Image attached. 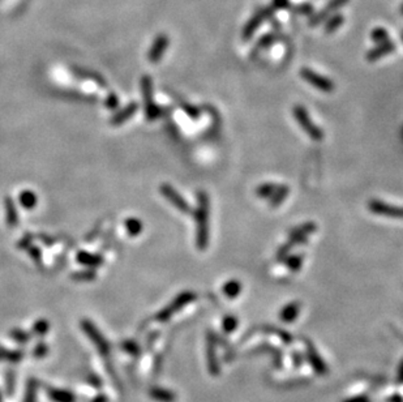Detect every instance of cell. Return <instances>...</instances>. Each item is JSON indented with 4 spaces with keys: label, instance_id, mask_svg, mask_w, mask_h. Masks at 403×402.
Here are the masks:
<instances>
[{
    "label": "cell",
    "instance_id": "obj_45",
    "mask_svg": "<svg viewBox=\"0 0 403 402\" xmlns=\"http://www.w3.org/2000/svg\"><path fill=\"white\" fill-rule=\"evenodd\" d=\"M402 40H403V34H402Z\"/></svg>",
    "mask_w": 403,
    "mask_h": 402
},
{
    "label": "cell",
    "instance_id": "obj_17",
    "mask_svg": "<svg viewBox=\"0 0 403 402\" xmlns=\"http://www.w3.org/2000/svg\"><path fill=\"white\" fill-rule=\"evenodd\" d=\"M316 230L317 225L315 224V222H305V224L299 225V226H296L294 227L292 230H290L288 236H305V238H308V236H309L310 234H313Z\"/></svg>",
    "mask_w": 403,
    "mask_h": 402
},
{
    "label": "cell",
    "instance_id": "obj_35",
    "mask_svg": "<svg viewBox=\"0 0 403 402\" xmlns=\"http://www.w3.org/2000/svg\"><path fill=\"white\" fill-rule=\"evenodd\" d=\"M47 351H48L47 345H46V343H43V342H40L37 346H35V348H34L33 355L35 358H42V357H45L46 354H47Z\"/></svg>",
    "mask_w": 403,
    "mask_h": 402
},
{
    "label": "cell",
    "instance_id": "obj_18",
    "mask_svg": "<svg viewBox=\"0 0 403 402\" xmlns=\"http://www.w3.org/2000/svg\"><path fill=\"white\" fill-rule=\"evenodd\" d=\"M300 311V304L298 302H292V303H288L287 306L283 307V309L281 311V319H282L285 323H291L298 317V314Z\"/></svg>",
    "mask_w": 403,
    "mask_h": 402
},
{
    "label": "cell",
    "instance_id": "obj_34",
    "mask_svg": "<svg viewBox=\"0 0 403 402\" xmlns=\"http://www.w3.org/2000/svg\"><path fill=\"white\" fill-rule=\"evenodd\" d=\"M48 328H50V326H48V323L42 319V320H38L37 323L34 324L33 332L37 334V336H43V334L47 333Z\"/></svg>",
    "mask_w": 403,
    "mask_h": 402
},
{
    "label": "cell",
    "instance_id": "obj_23",
    "mask_svg": "<svg viewBox=\"0 0 403 402\" xmlns=\"http://www.w3.org/2000/svg\"><path fill=\"white\" fill-rule=\"evenodd\" d=\"M303 261H304V256L303 255H288L287 258L283 260L286 268L290 269L291 272H298L302 269Z\"/></svg>",
    "mask_w": 403,
    "mask_h": 402
},
{
    "label": "cell",
    "instance_id": "obj_46",
    "mask_svg": "<svg viewBox=\"0 0 403 402\" xmlns=\"http://www.w3.org/2000/svg\"><path fill=\"white\" fill-rule=\"evenodd\" d=\"M0 398H2V397H0Z\"/></svg>",
    "mask_w": 403,
    "mask_h": 402
},
{
    "label": "cell",
    "instance_id": "obj_12",
    "mask_svg": "<svg viewBox=\"0 0 403 402\" xmlns=\"http://www.w3.org/2000/svg\"><path fill=\"white\" fill-rule=\"evenodd\" d=\"M47 396L50 397L51 401L54 402H75L76 397L72 392L65 391V389H58V388H47Z\"/></svg>",
    "mask_w": 403,
    "mask_h": 402
},
{
    "label": "cell",
    "instance_id": "obj_22",
    "mask_svg": "<svg viewBox=\"0 0 403 402\" xmlns=\"http://www.w3.org/2000/svg\"><path fill=\"white\" fill-rule=\"evenodd\" d=\"M343 23H344L343 14L341 13L332 14V16L326 20V24H325V33L332 34V33H334V31L337 30V29L341 28Z\"/></svg>",
    "mask_w": 403,
    "mask_h": 402
},
{
    "label": "cell",
    "instance_id": "obj_38",
    "mask_svg": "<svg viewBox=\"0 0 403 402\" xmlns=\"http://www.w3.org/2000/svg\"><path fill=\"white\" fill-rule=\"evenodd\" d=\"M290 7V0H273L271 3V8L276 9H286Z\"/></svg>",
    "mask_w": 403,
    "mask_h": 402
},
{
    "label": "cell",
    "instance_id": "obj_8",
    "mask_svg": "<svg viewBox=\"0 0 403 402\" xmlns=\"http://www.w3.org/2000/svg\"><path fill=\"white\" fill-rule=\"evenodd\" d=\"M274 12V9L271 8H262L260 9V11H257L256 13L253 14L251 17V20L248 21V23L245 24L244 29H243V40H249V38H252V35L254 34V31L257 30V29L261 26V24L264 23V21L266 20V19L270 16L271 13Z\"/></svg>",
    "mask_w": 403,
    "mask_h": 402
},
{
    "label": "cell",
    "instance_id": "obj_26",
    "mask_svg": "<svg viewBox=\"0 0 403 402\" xmlns=\"http://www.w3.org/2000/svg\"><path fill=\"white\" fill-rule=\"evenodd\" d=\"M142 227H144V225L137 218H128L125 221V229H127L131 236H137L142 231Z\"/></svg>",
    "mask_w": 403,
    "mask_h": 402
},
{
    "label": "cell",
    "instance_id": "obj_3",
    "mask_svg": "<svg viewBox=\"0 0 403 402\" xmlns=\"http://www.w3.org/2000/svg\"><path fill=\"white\" fill-rule=\"evenodd\" d=\"M300 76L304 81H307L309 85H312L313 88H316L317 90L324 92V93H332L336 89V85L332 80H329L327 77L322 76V75L317 74V72L312 71L310 68H302L300 69Z\"/></svg>",
    "mask_w": 403,
    "mask_h": 402
},
{
    "label": "cell",
    "instance_id": "obj_2",
    "mask_svg": "<svg viewBox=\"0 0 403 402\" xmlns=\"http://www.w3.org/2000/svg\"><path fill=\"white\" fill-rule=\"evenodd\" d=\"M292 113L296 123L300 125V128L307 133L310 139L315 140V141H321V140L324 139V132H322V130L319 125L313 123V120L310 119L309 114L305 110L304 106L295 105Z\"/></svg>",
    "mask_w": 403,
    "mask_h": 402
},
{
    "label": "cell",
    "instance_id": "obj_32",
    "mask_svg": "<svg viewBox=\"0 0 403 402\" xmlns=\"http://www.w3.org/2000/svg\"><path fill=\"white\" fill-rule=\"evenodd\" d=\"M72 278L75 281H91L96 278V272L93 269L82 270V272H75L72 275Z\"/></svg>",
    "mask_w": 403,
    "mask_h": 402
},
{
    "label": "cell",
    "instance_id": "obj_10",
    "mask_svg": "<svg viewBox=\"0 0 403 402\" xmlns=\"http://www.w3.org/2000/svg\"><path fill=\"white\" fill-rule=\"evenodd\" d=\"M142 92H144V97H145V111H146V118L149 122H153L159 116V107H157L154 102H153V97H152V81H150L149 77H145L142 79Z\"/></svg>",
    "mask_w": 403,
    "mask_h": 402
},
{
    "label": "cell",
    "instance_id": "obj_25",
    "mask_svg": "<svg viewBox=\"0 0 403 402\" xmlns=\"http://www.w3.org/2000/svg\"><path fill=\"white\" fill-rule=\"evenodd\" d=\"M20 204L25 209H33L37 205V196L31 191H25L20 195Z\"/></svg>",
    "mask_w": 403,
    "mask_h": 402
},
{
    "label": "cell",
    "instance_id": "obj_24",
    "mask_svg": "<svg viewBox=\"0 0 403 402\" xmlns=\"http://www.w3.org/2000/svg\"><path fill=\"white\" fill-rule=\"evenodd\" d=\"M278 187L279 186L276 183H264L256 188V196L260 198H270Z\"/></svg>",
    "mask_w": 403,
    "mask_h": 402
},
{
    "label": "cell",
    "instance_id": "obj_21",
    "mask_svg": "<svg viewBox=\"0 0 403 402\" xmlns=\"http://www.w3.org/2000/svg\"><path fill=\"white\" fill-rule=\"evenodd\" d=\"M288 193H290V188H288L287 186H279L278 190H277L276 192H274V195L270 197L269 205H270L271 208L279 207V205L282 204L283 201L286 200Z\"/></svg>",
    "mask_w": 403,
    "mask_h": 402
},
{
    "label": "cell",
    "instance_id": "obj_29",
    "mask_svg": "<svg viewBox=\"0 0 403 402\" xmlns=\"http://www.w3.org/2000/svg\"><path fill=\"white\" fill-rule=\"evenodd\" d=\"M37 387L38 382L34 379H30L28 381L26 387V393L24 397V402H35V396H37Z\"/></svg>",
    "mask_w": 403,
    "mask_h": 402
},
{
    "label": "cell",
    "instance_id": "obj_4",
    "mask_svg": "<svg viewBox=\"0 0 403 402\" xmlns=\"http://www.w3.org/2000/svg\"><path fill=\"white\" fill-rule=\"evenodd\" d=\"M195 299H196L195 293L192 291L181 293L180 295H178V297L172 300V303L170 304L167 308H163L162 311H159L155 319H157L158 321H167L174 312H178L179 309H181L184 306H187V304L191 303L192 300Z\"/></svg>",
    "mask_w": 403,
    "mask_h": 402
},
{
    "label": "cell",
    "instance_id": "obj_9",
    "mask_svg": "<svg viewBox=\"0 0 403 402\" xmlns=\"http://www.w3.org/2000/svg\"><path fill=\"white\" fill-rule=\"evenodd\" d=\"M349 3V0H330L327 6L324 9L319 12V13L313 14L309 20V26H317L322 23V21L327 20L332 14L336 13L339 8L344 7Z\"/></svg>",
    "mask_w": 403,
    "mask_h": 402
},
{
    "label": "cell",
    "instance_id": "obj_27",
    "mask_svg": "<svg viewBox=\"0 0 403 402\" xmlns=\"http://www.w3.org/2000/svg\"><path fill=\"white\" fill-rule=\"evenodd\" d=\"M23 351L17 350H6L0 348V360H8V362H19L23 358Z\"/></svg>",
    "mask_w": 403,
    "mask_h": 402
},
{
    "label": "cell",
    "instance_id": "obj_37",
    "mask_svg": "<svg viewBox=\"0 0 403 402\" xmlns=\"http://www.w3.org/2000/svg\"><path fill=\"white\" fill-rule=\"evenodd\" d=\"M181 106H183V110L186 111L187 114H188L191 118H193V119H197L198 115H200V110L196 107H193V106L188 105V103H181Z\"/></svg>",
    "mask_w": 403,
    "mask_h": 402
},
{
    "label": "cell",
    "instance_id": "obj_20",
    "mask_svg": "<svg viewBox=\"0 0 403 402\" xmlns=\"http://www.w3.org/2000/svg\"><path fill=\"white\" fill-rule=\"evenodd\" d=\"M136 111H137V103H131L128 107H125L124 110H121L120 113H118L115 116H114L113 119H111V124L119 125L121 124V123H124L125 120L130 119L131 116H132Z\"/></svg>",
    "mask_w": 403,
    "mask_h": 402
},
{
    "label": "cell",
    "instance_id": "obj_33",
    "mask_svg": "<svg viewBox=\"0 0 403 402\" xmlns=\"http://www.w3.org/2000/svg\"><path fill=\"white\" fill-rule=\"evenodd\" d=\"M121 349L127 351L128 354L135 355V357L140 354V346L136 342H133V341H124V342L121 343Z\"/></svg>",
    "mask_w": 403,
    "mask_h": 402
},
{
    "label": "cell",
    "instance_id": "obj_40",
    "mask_svg": "<svg viewBox=\"0 0 403 402\" xmlns=\"http://www.w3.org/2000/svg\"><path fill=\"white\" fill-rule=\"evenodd\" d=\"M312 11H313V8H312V6H309V4H305V6L298 7V8H296V12H302V13H304V14L312 13Z\"/></svg>",
    "mask_w": 403,
    "mask_h": 402
},
{
    "label": "cell",
    "instance_id": "obj_5",
    "mask_svg": "<svg viewBox=\"0 0 403 402\" xmlns=\"http://www.w3.org/2000/svg\"><path fill=\"white\" fill-rule=\"evenodd\" d=\"M81 328H82V331L86 333L87 337L93 341L94 345L97 346V349L101 351V354L107 355L108 351H110V345H108V342L106 341V338H104L103 336L99 333V331L97 329V326L94 325L90 320H82Z\"/></svg>",
    "mask_w": 403,
    "mask_h": 402
},
{
    "label": "cell",
    "instance_id": "obj_44",
    "mask_svg": "<svg viewBox=\"0 0 403 402\" xmlns=\"http://www.w3.org/2000/svg\"><path fill=\"white\" fill-rule=\"evenodd\" d=\"M402 14H403V6H402Z\"/></svg>",
    "mask_w": 403,
    "mask_h": 402
},
{
    "label": "cell",
    "instance_id": "obj_7",
    "mask_svg": "<svg viewBox=\"0 0 403 402\" xmlns=\"http://www.w3.org/2000/svg\"><path fill=\"white\" fill-rule=\"evenodd\" d=\"M368 209L373 214L385 215V217H390V218H403L402 207H394V205L387 204V203L380 200H370Z\"/></svg>",
    "mask_w": 403,
    "mask_h": 402
},
{
    "label": "cell",
    "instance_id": "obj_41",
    "mask_svg": "<svg viewBox=\"0 0 403 402\" xmlns=\"http://www.w3.org/2000/svg\"><path fill=\"white\" fill-rule=\"evenodd\" d=\"M30 242H31V236L26 235L25 238L20 242V243L17 244V247H19V248H26L28 246H30Z\"/></svg>",
    "mask_w": 403,
    "mask_h": 402
},
{
    "label": "cell",
    "instance_id": "obj_36",
    "mask_svg": "<svg viewBox=\"0 0 403 402\" xmlns=\"http://www.w3.org/2000/svg\"><path fill=\"white\" fill-rule=\"evenodd\" d=\"M236 324H237L236 319L230 315V316H227L225 320H223V328H225L226 332H231V331H234L235 326H236Z\"/></svg>",
    "mask_w": 403,
    "mask_h": 402
},
{
    "label": "cell",
    "instance_id": "obj_19",
    "mask_svg": "<svg viewBox=\"0 0 403 402\" xmlns=\"http://www.w3.org/2000/svg\"><path fill=\"white\" fill-rule=\"evenodd\" d=\"M276 38L277 37L274 33H268V34L262 35V37L257 41V43H256V46L253 47V50H252L251 57L254 58L257 55V52L262 51V50H266V48L270 47V46L274 43V41H276Z\"/></svg>",
    "mask_w": 403,
    "mask_h": 402
},
{
    "label": "cell",
    "instance_id": "obj_14",
    "mask_svg": "<svg viewBox=\"0 0 403 402\" xmlns=\"http://www.w3.org/2000/svg\"><path fill=\"white\" fill-rule=\"evenodd\" d=\"M76 259L80 264L89 266V268H91V269H93V268H97V266H99L102 263H103V259H102L101 256L91 255V253H87L85 252V251H81V252L77 253Z\"/></svg>",
    "mask_w": 403,
    "mask_h": 402
},
{
    "label": "cell",
    "instance_id": "obj_42",
    "mask_svg": "<svg viewBox=\"0 0 403 402\" xmlns=\"http://www.w3.org/2000/svg\"><path fill=\"white\" fill-rule=\"evenodd\" d=\"M106 105H107L108 108H115L116 105H118V101H116L115 96H110V98H108V101L106 102Z\"/></svg>",
    "mask_w": 403,
    "mask_h": 402
},
{
    "label": "cell",
    "instance_id": "obj_6",
    "mask_svg": "<svg viewBox=\"0 0 403 402\" xmlns=\"http://www.w3.org/2000/svg\"><path fill=\"white\" fill-rule=\"evenodd\" d=\"M159 191H161L162 195H163L176 209H179L181 213H184V214H189V213H191V205H189L186 198H184L178 191L175 190L174 187H171L170 184H162Z\"/></svg>",
    "mask_w": 403,
    "mask_h": 402
},
{
    "label": "cell",
    "instance_id": "obj_15",
    "mask_svg": "<svg viewBox=\"0 0 403 402\" xmlns=\"http://www.w3.org/2000/svg\"><path fill=\"white\" fill-rule=\"evenodd\" d=\"M222 291L226 298L235 299V298L239 297V294L242 293V282H240L239 280L227 281V282H225V285H223Z\"/></svg>",
    "mask_w": 403,
    "mask_h": 402
},
{
    "label": "cell",
    "instance_id": "obj_30",
    "mask_svg": "<svg viewBox=\"0 0 403 402\" xmlns=\"http://www.w3.org/2000/svg\"><path fill=\"white\" fill-rule=\"evenodd\" d=\"M371 40L377 43H382L389 40V33H388L387 29L376 28L371 31Z\"/></svg>",
    "mask_w": 403,
    "mask_h": 402
},
{
    "label": "cell",
    "instance_id": "obj_16",
    "mask_svg": "<svg viewBox=\"0 0 403 402\" xmlns=\"http://www.w3.org/2000/svg\"><path fill=\"white\" fill-rule=\"evenodd\" d=\"M4 205H6V220H7V225L9 227H14L19 225V214L16 212V207H14V203L11 197H6V201H4Z\"/></svg>",
    "mask_w": 403,
    "mask_h": 402
},
{
    "label": "cell",
    "instance_id": "obj_1",
    "mask_svg": "<svg viewBox=\"0 0 403 402\" xmlns=\"http://www.w3.org/2000/svg\"><path fill=\"white\" fill-rule=\"evenodd\" d=\"M210 201L208 193L204 191L197 192V208H196V246L198 249L204 251L209 246V235H210Z\"/></svg>",
    "mask_w": 403,
    "mask_h": 402
},
{
    "label": "cell",
    "instance_id": "obj_28",
    "mask_svg": "<svg viewBox=\"0 0 403 402\" xmlns=\"http://www.w3.org/2000/svg\"><path fill=\"white\" fill-rule=\"evenodd\" d=\"M150 396L152 398L157 399V401L161 402H171L172 401V394L170 393L169 391H164V389L161 388H152L150 389Z\"/></svg>",
    "mask_w": 403,
    "mask_h": 402
},
{
    "label": "cell",
    "instance_id": "obj_31",
    "mask_svg": "<svg viewBox=\"0 0 403 402\" xmlns=\"http://www.w3.org/2000/svg\"><path fill=\"white\" fill-rule=\"evenodd\" d=\"M9 334H11L12 340H14L19 343H25L30 340V336L26 332L21 331V329H12Z\"/></svg>",
    "mask_w": 403,
    "mask_h": 402
},
{
    "label": "cell",
    "instance_id": "obj_39",
    "mask_svg": "<svg viewBox=\"0 0 403 402\" xmlns=\"http://www.w3.org/2000/svg\"><path fill=\"white\" fill-rule=\"evenodd\" d=\"M29 255L33 258V260L35 261V263H41V251L40 248H37V247H30L29 248Z\"/></svg>",
    "mask_w": 403,
    "mask_h": 402
},
{
    "label": "cell",
    "instance_id": "obj_11",
    "mask_svg": "<svg viewBox=\"0 0 403 402\" xmlns=\"http://www.w3.org/2000/svg\"><path fill=\"white\" fill-rule=\"evenodd\" d=\"M394 50H395V43L388 40L367 52V60H368V62H376V60L381 59V58H383L385 55L393 52Z\"/></svg>",
    "mask_w": 403,
    "mask_h": 402
},
{
    "label": "cell",
    "instance_id": "obj_13",
    "mask_svg": "<svg viewBox=\"0 0 403 402\" xmlns=\"http://www.w3.org/2000/svg\"><path fill=\"white\" fill-rule=\"evenodd\" d=\"M167 45H169V40H167V37L166 35H161L158 40L155 41L152 51H150L149 59L152 60V62H158V60L162 58V55H163V52L166 51Z\"/></svg>",
    "mask_w": 403,
    "mask_h": 402
},
{
    "label": "cell",
    "instance_id": "obj_43",
    "mask_svg": "<svg viewBox=\"0 0 403 402\" xmlns=\"http://www.w3.org/2000/svg\"><path fill=\"white\" fill-rule=\"evenodd\" d=\"M90 402H107V397L104 396V394H99V396L94 397Z\"/></svg>",
    "mask_w": 403,
    "mask_h": 402
}]
</instances>
